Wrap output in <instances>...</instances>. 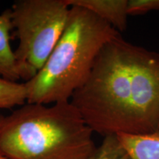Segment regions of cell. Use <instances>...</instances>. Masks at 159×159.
Returning a JSON list of instances; mask_svg holds the SVG:
<instances>
[{"instance_id": "cell-1", "label": "cell", "mask_w": 159, "mask_h": 159, "mask_svg": "<svg viewBox=\"0 0 159 159\" xmlns=\"http://www.w3.org/2000/svg\"><path fill=\"white\" fill-rule=\"evenodd\" d=\"M93 134L70 101L27 102L5 116L0 152L12 159H90Z\"/></svg>"}, {"instance_id": "cell-2", "label": "cell", "mask_w": 159, "mask_h": 159, "mask_svg": "<svg viewBox=\"0 0 159 159\" xmlns=\"http://www.w3.org/2000/svg\"><path fill=\"white\" fill-rule=\"evenodd\" d=\"M120 34L88 10L71 7L61 39L41 69L25 83L27 103L69 102L88 78L103 47Z\"/></svg>"}, {"instance_id": "cell-3", "label": "cell", "mask_w": 159, "mask_h": 159, "mask_svg": "<svg viewBox=\"0 0 159 159\" xmlns=\"http://www.w3.org/2000/svg\"><path fill=\"white\" fill-rule=\"evenodd\" d=\"M127 43L121 34L107 43L88 78L70 99L94 133L104 137L128 133V111L122 92Z\"/></svg>"}, {"instance_id": "cell-4", "label": "cell", "mask_w": 159, "mask_h": 159, "mask_svg": "<svg viewBox=\"0 0 159 159\" xmlns=\"http://www.w3.org/2000/svg\"><path fill=\"white\" fill-rule=\"evenodd\" d=\"M71 7L66 0H19L11 17L19 45L14 50L22 80L33 78L61 39Z\"/></svg>"}, {"instance_id": "cell-5", "label": "cell", "mask_w": 159, "mask_h": 159, "mask_svg": "<svg viewBox=\"0 0 159 159\" xmlns=\"http://www.w3.org/2000/svg\"><path fill=\"white\" fill-rule=\"evenodd\" d=\"M70 7L88 10L119 33L128 27V0H66Z\"/></svg>"}, {"instance_id": "cell-6", "label": "cell", "mask_w": 159, "mask_h": 159, "mask_svg": "<svg viewBox=\"0 0 159 159\" xmlns=\"http://www.w3.org/2000/svg\"><path fill=\"white\" fill-rule=\"evenodd\" d=\"M13 29L11 10L7 9L0 14V75L16 82L22 79V74L11 45V31Z\"/></svg>"}, {"instance_id": "cell-7", "label": "cell", "mask_w": 159, "mask_h": 159, "mask_svg": "<svg viewBox=\"0 0 159 159\" xmlns=\"http://www.w3.org/2000/svg\"><path fill=\"white\" fill-rule=\"evenodd\" d=\"M130 159H159V130L142 135H116Z\"/></svg>"}, {"instance_id": "cell-8", "label": "cell", "mask_w": 159, "mask_h": 159, "mask_svg": "<svg viewBox=\"0 0 159 159\" xmlns=\"http://www.w3.org/2000/svg\"><path fill=\"white\" fill-rule=\"evenodd\" d=\"M25 83H19L0 77V109H11L27 103Z\"/></svg>"}, {"instance_id": "cell-9", "label": "cell", "mask_w": 159, "mask_h": 159, "mask_svg": "<svg viewBox=\"0 0 159 159\" xmlns=\"http://www.w3.org/2000/svg\"><path fill=\"white\" fill-rule=\"evenodd\" d=\"M90 159H130L116 135L104 137Z\"/></svg>"}, {"instance_id": "cell-10", "label": "cell", "mask_w": 159, "mask_h": 159, "mask_svg": "<svg viewBox=\"0 0 159 159\" xmlns=\"http://www.w3.org/2000/svg\"><path fill=\"white\" fill-rule=\"evenodd\" d=\"M159 11V0H128V15H144L150 11Z\"/></svg>"}, {"instance_id": "cell-11", "label": "cell", "mask_w": 159, "mask_h": 159, "mask_svg": "<svg viewBox=\"0 0 159 159\" xmlns=\"http://www.w3.org/2000/svg\"><path fill=\"white\" fill-rule=\"evenodd\" d=\"M5 116H3L2 114H0V130H1L2 127L4 120H5Z\"/></svg>"}, {"instance_id": "cell-12", "label": "cell", "mask_w": 159, "mask_h": 159, "mask_svg": "<svg viewBox=\"0 0 159 159\" xmlns=\"http://www.w3.org/2000/svg\"><path fill=\"white\" fill-rule=\"evenodd\" d=\"M0 159H12V158L6 156L5 155H4L3 153H2V152H0Z\"/></svg>"}]
</instances>
